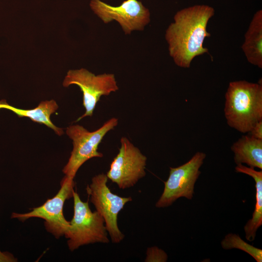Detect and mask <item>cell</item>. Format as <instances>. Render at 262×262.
Returning <instances> with one entry per match:
<instances>
[{
  "label": "cell",
  "instance_id": "6da1fadb",
  "mask_svg": "<svg viewBox=\"0 0 262 262\" xmlns=\"http://www.w3.org/2000/svg\"><path fill=\"white\" fill-rule=\"evenodd\" d=\"M214 15L213 7L195 5L178 11L165 32L170 56L175 64L189 68L196 56L208 52L203 42L211 34L207 31L209 20Z\"/></svg>",
  "mask_w": 262,
  "mask_h": 262
},
{
  "label": "cell",
  "instance_id": "7a4b0ae2",
  "mask_svg": "<svg viewBox=\"0 0 262 262\" xmlns=\"http://www.w3.org/2000/svg\"><path fill=\"white\" fill-rule=\"evenodd\" d=\"M225 116L230 127L249 132L262 120V85L246 81L231 82L225 94Z\"/></svg>",
  "mask_w": 262,
  "mask_h": 262
},
{
  "label": "cell",
  "instance_id": "3957f363",
  "mask_svg": "<svg viewBox=\"0 0 262 262\" xmlns=\"http://www.w3.org/2000/svg\"><path fill=\"white\" fill-rule=\"evenodd\" d=\"M72 197L73 216L65 235L68 239L69 249L73 251L84 245L96 243H108V233L102 216L96 211L92 212L88 201H82L74 190Z\"/></svg>",
  "mask_w": 262,
  "mask_h": 262
},
{
  "label": "cell",
  "instance_id": "277c9868",
  "mask_svg": "<svg viewBox=\"0 0 262 262\" xmlns=\"http://www.w3.org/2000/svg\"><path fill=\"white\" fill-rule=\"evenodd\" d=\"M118 123L117 118L112 117L93 131L78 124L67 127L66 133L72 141L73 149L62 170L65 176L74 179L79 169L87 161L95 157H102L103 154L98 150V145L105 135Z\"/></svg>",
  "mask_w": 262,
  "mask_h": 262
},
{
  "label": "cell",
  "instance_id": "5b68a950",
  "mask_svg": "<svg viewBox=\"0 0 262 262\" xmlns=\"http://www.w3.org/2000/svg\"><path fill=\"white\" fill-rule=\"evenodd\" d=\"M107 180L106 174H98L92 178L86 191L96 211L104 220L112 242L119 243L124 239L125 235L118 227V214L126 203L132 201V198L122 197L113 193L107 184Z\"/></svg>",
  "mask_w": 262,
  "mask_h": 262
},
{
  "label": "cell",
  "instance_id": "8992f818",
  "mask_svg": "<svg viewBox=\"0 0 262 262\" xmlns=\"http://www.w3.org/2000/svg\"><path fill=\"white\" fill-rule=\"evenodd\" d=\"M74 179L65 176L61 182V188L52 198L48 199L43 205L34 208L26 213H13L11 217L24 222L33 217L43 219L46 230L56 238L65 236L70 226L63 214V208L66 199L73 196L75 185Z\"/></svg>",
  "mask_w": 262,
  "mask_h": 262
},
{
  "label": "cell",
  "instance_id": "52a82bcc",
  "mask_svg": "<svg viewBox=\"0 0 262 262\" xmlns=\"http://www.w3.org/2000/svg\"><path fill=\"white\" fill-rule=\"evenodd\" d=\"M78 86L82 93V104L85 111L75 122L86 116H92L98 102L102 96H108L118 90L113 74L104 73L96 75L85 68L69 70L65 76L63 85Z\"/></svg>",
  "mask_w": 262,
  "mask_h": 262
},
{
  "label": "cell",
  "instance_id": "ba28073f",
  "mask_svg": "<svg viewBox=\"0 0 262 262\" xmlns=\"http://www.w3.org/2000/svg\"><path fill=\"white\" fill-rule=\"evenodd\" d=\"M206 156L205 153L197 152L182 165L170 167L169 177L164 182V189L155 204L156 207H168L182 197L192 199L195 184L201 173L199 169Z\"/></svg>",
  "mask_w": 262,
  "mask_h": 262
},
{
  "label": "cell",
  "instance_id": "9c48e42d",
  "mask_svg": "<svg viewBox=\"0 0 262 262\" xmlns=\"http://www.w3.org/2000/svg\"><path fill=\"white\" fill-rule=\"evenodd\" d=\"M120 144L106 176L120 189H125L134 186L146 176L147 158L127 137L121 138Z\"/></svg>",
  "mask_w": 262,
  "mask_h": 262
},
{
  "label": "cell",
  "instance_id": "30bf717a",
  "mask_svg": "<svg viewBox=\"0 0 262 262\" xmlns=\"http://www.w3.org/2000/svg\"><path fill=\"white\" fill-rule=\"evenodd\" d=\"M92 10L105 23L115 20L125 34L133 31L143 30L150 21V13L140 1L126 0L118 6H113L100 0H91Z\"/></svg>",
  "mask_w": 262,
  "mask_h": 262
},
{
  "label": "cell",
  "instance_id": "8fae6325",
  "mask_svg": "<svg viewBox=\"0 0 262 262\" xmlns=\"http://www.w3.org/2000/svg\"><path fill=\"white\" fill-rule=\"evenodd\" d=\"M58 108V105L54 99L42 101L36 107L32 109L16 108L7 103L5 99L0 101V109L9 110L19 117H28L34 122L44 124L52 129L57 135L61 136L64 133L63 129L56 126L50 120L51 115L55 113Z\"/></svg>",
  "mask_w": 262,
  "mask_h": 262
},
{
  "label": "cell",
  "instance_id": "7c38bea8",
  "mask_svg": "<svg viewBox=\"0 0 262 262\" xmlns=\"http://www.w3.org/2000/svg\"><path fill=\"white\" fill-rule=\"evenodd\" d=\"M242 49L249 63L262 68V10L254 15L245 35Z\"/></svg>",
  "mask_w": 262,
  "mask_h": 262
},
{
  "label": "cell",
  "instance_id": "4fadbf2b",
  "mask_svg": "<svg viewBox=\"0 0 262 262\" xmlns=\"http://www.w3.org/2000/svg\"><path fill=\"white\" fill-rule=\"evenodd\" d=\"M231 149L237 165L244 163L262 169V139L244 135L233 144Z\"/></svg>",
  "mask_w": 262,
  "mask_h": 262
},
{
  "label": "cell",
  "instance_id": "5bb4252c",
  "mask_svg": "<svg viewBox=\"0 0 262 262\" xmlns=\"http://www.w3.org/2000/svg\"><path fill=\"white\" fill-rule=\"evenodd\" d=\"M235 171L251 177L255 180L256 203L252 218L244 226L246 238L249 241L255 240L258 229L262 225V171H256L254 168L237 164Z\"/></svg>",
  "mask_w": 262,
  "mask_h": 262
},
{
  "label": "cell",
  "instance_id": "9a60e30c",
  "mask_svg": "<svg viewBox=\"0 0 262 262\" xmlns=\"http://www.w3.org/2000/svg\"><path fill=\"white\" fill-rule=\"evenodd\" d=\"M222 247L225 250L238 249L248 254L257 262H262V250L243 240L238 234H227L221 242Z\"/></svg>",
  "mask_w": 262,
  "mask_h": 262
},
{
  "label": "cell",
  "instance_id": "2e32d148",
  "mask_svg": "<svg viewBox=\"0 0 262 262\" xmlns=\"http://www.w3.org/2000/svg\"><path fill=\"white\" fill-rule=\"evenodd\" d=\"M168 256L166 252L157 246H152L147 249L146 262H165Z\"/></svg>",
  "mask_w": 262,
  "mask_h": 262
},
{
  "label": "cell",
  "instance_id": "e0dca14e",
  "mask_svg": "<svg viewBox=\"0 0 262 262\" xmlns=\"http://www.w3.org/2000/svg\"><path fill=\"white\" fill-rule=\"evenodd\" d=\"M250 135L259 139H262V120L258 122L249 132Z\"/></svg>",
  "mask_w": 262,
  "mask_h": 262
},
{
  "label": "cell",
  "instance_id": "ac0fdd59",
  "mask_svg": "<svg viewBox=\"0 0 262 262\" xmlns=\"http://www.w3.org/2000/svg\"><path fill=\"white\" fill-rule=\"evenodd\" d=\"M16 261V259L11 254L8 252H1L0 251V262H13Z\"/></svg>",
  "mask_w": 262,
  "mask_h": 262
}]
</instances>
